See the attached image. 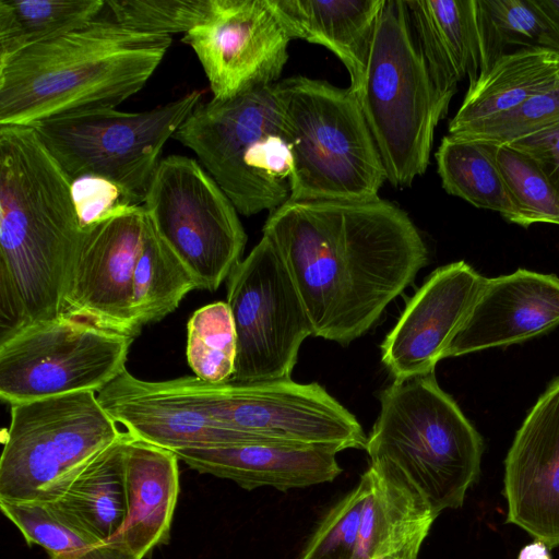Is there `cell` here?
<instances>
[{
  "instance_id": "6da1fadb",
  "label": "cell",
  "mask_w": 559,
  "mask_h": 559,
  "mask_svg": "<svg viewBox=\"0 0 559 559\" xmlns=\"http://www.w3.org/2000/svg\"><path fill=\"white\" fill-rule=\"evenodd\" d=\"M262 231L286 264L313 336L343 346L364 335L428 262L415 224L381 198L288 200Z\"/></svg>"
},
{
  "instance_id": "7a4b0ae2",
  "label": "cell",
  "mask_w": 559,
  "mask_h": 559,
  "mask_svg": "<svg viewBox=\"0 0 559 559\" xmlns=\"http://www.w3.org/2000/svg\"><path fill=\"white\" fill-rule=\"evenodd\" d=\"M71 182L34 127L0 126V337L63 314L83 233Z\"/></svg>"
},
{
  "instance_id": "3957f363",
  "label": "cell",
  "mask_w": 559,
  "mask_h": 559,
  "mask_svg": "<svg viewBox=\"0 0 559 559\" xmlns=\"http://www.w3.org/2000/svg\"><path fill=\"white\" fill-rule=\"evenodd\" d=\"M171 36L138 32L97 17L35 44L0 66V126L35 124L112 108L151 79Z\"/></svg>"
},
{
  "instance_id": "277c9868",
  "label": "cell",
  "mask_w": 559,
  "mask_h": 559,
  "mask_svg": "<svg viewBox=\"0 0 559 559\" xmlns=\"http://www.w3.org/2000/svg\"><path fill=\"white\" fill-rule=\"evenodd\" d=\"M367 437L370 465L409 485L438 516L461 508L480 474L484 441L435 372L392 382Z\"/></svg>"
},
{
  "instance_id": "5b68a950",
  "label": "cell",
  "mask_w": 559,
  "mask_h": 559,
  "mask_svg": "<svg viewBox=\"0 0 559 559\" xmlns=\"http://www.w3.org/2000/svg\"><path fill=\"white\" fill-rule=\"evenodd\" d=\"M354 92L386 179L394 187H409L429 165L435 130L450 103L436 88L405 0H385Z\"/></svg>"
},
{
  "instance_id": "8992f818",
  "label": "cell",
  "mask_w": 559,
  "mask_h": 559,
  "mask_svg": "<svg viewBox=\"0 0 559 559\" xmlns=\"http://www.w3.org/2000/svg\"><path fill=\"white\" fill-rule=\"evenodd\" d=\"M293 157V201H370L386 179L350 88L293 76L276 83Z\"/></svg>"
},
{
  "instance_id": "52a82bcc",
  "label": "cell",
  "mask_w": 559,
  "mask_h": 559,
  "mask_svg": "<svg viewBox=\"0 0 559 559\" xmlns=\"http://www.w3.org/2000/svg\"><path fill=\"white\" fill-rule=\"evenodd\" d=\"M173 138L195 153L238 213L272 212L289 200L293 157L276 83L199 103Z\"/></svg>"
},
{
  "instance_id": "ba28073f",
  "label": "cell",
  "mask_w": 559,
  "mask_h": 559,
  "mask_svg": "<svg viewBox=\"0 0 559 559\" xmlns=\"http://www.w3.org/2000/svg\"><path fill=\"white\" fill-rule=\"evenodd\" d=\"M192 91L141 112L94 109L34 126L41 142L71 180L108 179L142 205L163 147L200 103Z\"/></svg>"
},
{
  "instance_id": "9c48e42d",
  "label": "cell",
  "mask_w": 559,
  "mask_h": 559,
  "mask_svg": "<svg viewBox=\"0 0 559 559\" xmlns=\"http://www.w3.org/2000/svg\"><path fill=\"white\" fill-rule=\"evenodd\" d=\"M198 411L221 427L262 442L366 449L354 414L317 382L289 380L209 383L195 376L170 380Z\"/></svg>"
},
{
  "instance_id": "30bf717a",
  "label": "cell",
  "mask_w": 559,
  "mask_h": 559,
  "mask_svg": "<svg viewBox=\"0 0 559 559\" xmlns=\"http://www.w3.org/2000/svg\"><path fill=\"white\" fill-rule=\"evenodd\" d=\"M133 340L67 314L23 325L0 337V399L98 393L127 369Z\"/></svg>"
},
{
  "instance_id": "8fae6325",
  "label": "cell",
  "mask_w": 559,
  "mask_h": 559,
  "mask_svg": "<svg viewBox=\"0 0 559 559\" xmlns=\"http://www.w3.org/2000/svg\"><path fill=\"white\" fill-rule=\"evenodd\" d=\"M10 413L0 457V501L36 499L126 433L92 391L13 404Z\"/></svg>"
},
{
  "instance_id": "7c38bea8",
  "label": "cell",
  "mask_w": 559,
  "mask_h": 559,
  "mask_svg": "<svg viewBox=\"0 0 559 559\" xmlns=\"http://www.w3.org/2000/svg\"><path fill=\"white\" fill-rule=\"evenodd\" d=\"M142 205L199 289L215 292L241 261L247 235L237 210L195 159L163 158Z\"/></svg>"
},
{
  "instance_id": "4fadbf2b",
  "label": "cell",
  "mask_w": 559,
  "mask_h": 559,
  "mask_svg": "<svg viewBox=\"0 0 559 559\" xmlns=\"http://www.w3.org/2000/svg\"><path fill=\"white\" fill-rule=\"evenodd\" d=\"M227 305L237 337L238 383L292 379L312 325L281 254L265 236L227 278Z\"/></svg>"
},
{
  "instance_id": "5bb4252c",
  "label": "cell",
  "mask_w": 559,
  "mask_h": 559,
  "mask_svg": "<svg viewBox=\"0 0 559 559\" xmlns=\"http://www.w3.org/2000/svg\"><path fill=\"white\" fill-rule=\"evenodd\" d=\"M290 40L271 0H209L202 21L182 38L217 100L277 83Z\"/></svg>"
},
{
  "instance_id": "9a60e30c",
  "label": "cell",
  "mask_w": 559,
  "mask_h": 559,
  "mask_svg": "<svg viewBox=\"0 0 559 559\" xmlns=\"http://www.w3.org/2000/svg\"><path fill=\"white\" fill-rule=\"evenodd\" d=\"M147 214L143 205L83 229L71 261L63 314L136 337L132 280Z\"/></svg>"
},
{
  "instance_id": "2e32d148",
  "label": "cell",
  "mask_w": 559,
  "mask_h": 559,
  "mask_svg": "<svg viewBox=\"0 0 559 559\" xmlns=\"http://www.w3.org/2000/svg\"><path fill=\"white\" fill-rule=\"evenodd\" d=\"M485 281L465 261L442 265L430 273L381 344L382 364L394 382L435 372Z\"/></svg>"
},
{
  "instance_id": "e0dca14e",
  "label": "cell",
  "mask_w": 559,
  "mask_h": 559,
  "mask_svg": "<svg viewBox=\"0 0 559 559\" xmlns=\"http://www.w3.org/2000/svg\"><path fill=\"white\" fill-rule=\"evenodd\" d=\"M507 522L559 546V377L527 413L504 460Z\"/></svg>"
},
{
  "instance_id": "ac0fdd59",
  "label": "cell",
  "mask_w": 559,
  "mask_h": 559,
  "mask_svg": "<svg viewBox=\"0 0 559 559\" xmlns=\"http://www.w3.org/2000/svg\"><path fill=\"white\" fill-rule=\"evenodd\" d=\"M559 325V277L526 269L485 284L445 358L525 342Z\"/></svg>"
},
{
  "instance_id": "d6986e66",
  "label": "cell",
  "mask_w": 559,
  "mask_h": 559,
  "mask_svg": "<svg viewBox=\"0 0 559 559\" xmlns=\"http://www.w3.org/2000/svg\"><path fill=\"white\" fill-rule=\"evenodd\" d=\"M102 407L131 437L177 451L262 442L227 430L192 406L166 381H145L127 369L97 393Z\"/></svg>"
},
{
  "instance_id": "ffe728a7",
  "label": "cell",
  "mask_w": 559,
  "mask_h": 559,
  "mask_svg": "<svg viewBox=\"0 0 559 559\" xmlns=\"http://www.w3.org/2000/svg\"><path fill=\"white\" fill-rule=\"evenodd\" d=\"M179 461L202 474L235 481L252 490L281 491L329 483L341 473L334 448L312 444L253 442L174 451Z\"/></svg>"
},
{
  "instance_id": "44dd1931",
  "label": "cell",
  "mask_w": 559,
  "mask_h": 559,
  "mask_svg": "<svg viewBox=\"0 0 559 559\" xmlns=\"http://www.w3.org/2000/svg\"><path fill=\"white\" fill-rule=\"evenodd\" d=\"M178 457L167 449L129 436L124 450L127 518L122 537L143 559L166 544L179 493Z\"/></svg>"
},
{
  "instance_id": "7402d4cb",
  "label": "cell",
  "mask_w": 559,
  "mask_h": 559,
  "mask_svg": "<svg viewBox=\"0 0 559 559\" xmlns=\"http://www.w3.org/2000/svg\"><path fill=\"white\" fill-rule=\"evenodd\" d=\"M411 26L439 94L450 103L480 70L475 0H405Z\"/></svg>"
},
{
  "instance_id": "603a6c76",
  "label": "cell",
  "mask_w": 559,
  "mask_h": 559,
  "mask_svg": "<svg viewBox=\"0 0 559 559\" xmlns=\"http://www.w3.org/2000/svg\"><path fill=\"white\" fill-rule=\"evenodd\" d=\"M289 36L321 45L345 66L356 91L385 0H271Z\"/></svg>"
},
{
  "instance_id": "cb8c5ba5",
  "label": "cell",
  "mask_w": 559,
  "mask_h": 559,
  "mask_svg": "<svg viewBox=\"0 0 559 559\" xmlns=\"http://www.w3.org/2000/svg\"><path fill=\"white\" fill-rule=\"evenodd\" d=\"M370 491L354 559H417L437 519L401 478L369 465Z\"/></svg>"
},
{
  "instance_id": "d4e9b609",
  "label": "cell",
  "mask_w": 559,
  "mask_h": 559,
  "mask_svg": "<svg viewBox=\"0 0 559 559\" xmlns=\"http://www.w3.org/2000/svg\"><path fill=\"white\" fill-rule=\"evenodd\" d=\"M129 436L126 432L48 486L36 499L52 502L102 540L124 543V450Z\"/></svg>"
},
{
  "instance_id": "484cf974",
  "label": "cell",
  "mask_w": 559,
  "mask_h": 559,
  "mask_svg": "<svg viewBox=\"0 0 559 559\" xmlns=\"http://www.w3.org/2000/svg\"><path fill=\"white\" fill-rule=\"evenodd\" d=\"M559 79V52L546 48H522L501 57L468 86L451 119L450 135H460L500 115L519 108Z\"/></svg>"
},
{
  "instance_id": "4316f807",
  "label": "cell",
  "mask_w": 559,
  "mask_h": 559,
  "mask_svg": "<svg viewBox=\"0 0 559 559\" xmlns=\"http://www.w3.org/2000/svg\"><path fill=\"white\" fill-rule=\"evenodd\" d=\"M0 508L25 540L43 547L50 559H140L126 543L99 539L50 501H0Z\"/></svg>"
},
{
  "instance_id": "83f0119b",
  "label": "cell",
  "mask_w": 559,
  "mask_h": 559,
  "mask_svg": "<svg viewBox=\"0 0 559 559\" xmlns=\"http://www.w3.org/2000/svg\"><path fill=\"white\" fill-rule=\"evenodd\" d=\"M496 148L492 143L447 134L436 152L437 169L447 193L513 223L515 210L497 165Z\"/></svg>"
},
{
  "instance_id": "f1b7e54d",
  "label": "cell",
  "mask_w": 559,
  "mask_h": 559,
  "mask_svg": "<svg viewBox=\"0 0 559 559\" xmlns=\"http://www.w3.org/2000/svg\"><path fill=\"white\" fill-rule=\"evenodd\" d=\"M479 75L501 57L522 48L559 52V33L536 0H475Z\"/></svg>"
},
{
  "instance_id": "f546056e",
  "label": "cell",
  "mask_w": 559,
  "mask_h": 559,
  "mask_svg": "<svg viewBox=\"0 0 559 559\" xmlns=\"http://www.w3.org/2000/svg\"><path fill=\"white\" fill-rule=\"evenodd\" d=\"M104 0H0V66L29 46L97 19Z\"/></svg>"
},
{
  "instance_id": "4dcf8cb0",
  "label": "cell",
  "mask_w": 559,
  "mask_h": 559,
  "mask_svg": "<svg viewBox=\"0 0 559 559\" xmlns=\"http://www.w3.org/2000/svg\"><path fill=\"white\" fill-rule=\"evenodd\" d=\"M198 283L147 216L132 280V307L143 328L175 311Z\"/></svg>"
},
{
  "instance_id": "1f68e13d",
  "label": "cell",
  "mask_w": 559,
  "mask_h": 559,
  "mask_svg": "<svg viewBox=\"0 0 559 559\" xmlns=\"http://www.w3.org/2000/svg\"><path fill=\"white\" fill-rule=\"evenodd\" d=\"M187 359L195 377L209 383L230 381L237 356V337L226 301L205 305L187 324Z\"/></svg>"
},
{
  "instance_id": "d6a6232c",
  "label": "cell",
  "mask_w": 559,
  "mask_h": 559,
  "mask_svg": "<svg viewBox=\"0 0 559 559\" xmlns=\"http://www.w3.org/2000/svg\"><path fill=\"white\" fill-rule=\"evenodd\" d=\"M496 160L515 210L513 224L559 225V194L538 164L509 144L497 145Z\"/></svg>"
},
{
  "instance_id": "836d02e7",
  "label": "cell",
  "mask_w": 559,
  "mask_h": 559,
  "mask_svg": "<svg viewBox=\"0 0 559 559\" xmlns=\"http://www.w3.org/2000/svg\"><path fill=\"white\" fill-rule=\"evenodd\" d=\"M369 491L366 471L358 485L323 518L300 559H354Z\"/></svg>"
},
{
  "instance_id": "e575fe53",
  "label": "cell",
  "mask_w": 559,
  "mask_h": 559,
  "mask_svg": "<svg viewBox=\"0 0 559 559\" xmlns=\"http://www.w3.org/2000/svg\"><path fill=\"white\" fill-rule=\"evenodd\" d=\"M209 0H108L111 20L128 28L162 36L187 34L204 17Z\"/></svg>"
},
{
  "instance_id": "d590c367",
  "label": "cell",
  "mask_w": 559,
  "mask_h": 559,
  "mask_svg": "<svg viewBox=\"0 0 559 559\" xmlns=\"http://www.w3.org/2000/svg\"><path fill=\"white\" fill-rule=\"evenodd\" d=\"M559 121V79L519 108L454 136L508 144Z\"/></svg>"
},
{
  "instance_id": "8d00e7d4",
  "label": "cell",
  "mask_w": 559,
  "mask_h": 559,
  "mask_svg": "<svg viewBox=\"0 0 559 559\" xmlns=\"http://www.w3.org/2000/svg\"><path fill=\"white\" fill-rule=\"evenodd\" d=\"M71 194L82 229L93 227L138 205L118 185L96 176L72 180Z\"/></svg>"
},
{
  "instance_id": "74e56055",
  "label": "cell",
  "mask_w": 559,
  "mask_h": 559,
  "mask_svg": "<svg viewBox=\"0 0 559 559\" xmlns=\"http://www.w3.org/2000/svg\"><path fill=\"white\" fill-rule=\"evenodd\" d=\"M508 144L531 156L559 194V121Z\"/></svg>"
},
{
  "instance_id": "f35d334b",
  "label": "cell",
  "mask_w": 559,
  "mask_h": 559,
  "mask_svg": "<svg viewBox=\"0 0 559 559\" xmlns=\"http://www.w3.org/2000/svg\"><path fill=\"white\" fill-rule=\"evenodd\" d=\"M549 549L545 543L534 539L521 549L518 559H551Z\"/></svg>"
},
{
  "instance_id": "ab89813d",
  "label": "cell",
  "mask_w": 559,
  "mask_h": 559,
  "mask_svg": "<svg viewBox=\"0 0 559 559\" xmlns=\"http://www.w3.org/2000/svg\"><path fill=\"white\" fill-rule=\"evenodd\" d=\"M536 3L549 17L559 33V0H536Z\"/></svg>"
}]
</instances>
